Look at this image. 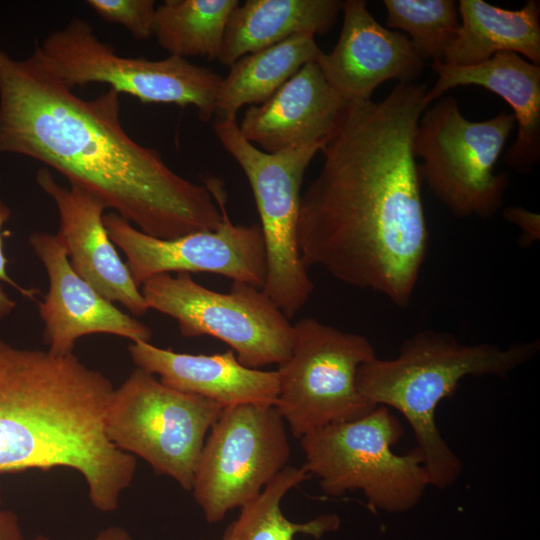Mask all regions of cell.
Instances as JSON below:
<instances>
[{
    "instance_id": "cell-26",
    "label": "cell",
    "mask_w": 540,
    "mask_h": 540,
    "mask_svg": "<svg viewBox=\"0 0 540 540\" xmlns=\"http://www.w3.org/2000/svg\"><path fill=\"white\" fill-rule=\"evenodd\" d=\"M86 3L102 19L123 26L136 39L153 35L156 10L153 0H88Z\"/></svg>"
},
{
    "instance_id": "cell-24",
    "label": "cell",
    "mask_w": 540,
    "mask_h": 540,
    "mask_svg": "<svg viewBox=\"0 0 540 540\" xmlns=\"http://www.w3.org/2000/svg\"><path fill=\"white\" fill-rule=\"evenodd\" d=\"M304 465H287L251 501L240 508L238 517L225 529L220 540H294L296 534L318 539L340 525L336 514H323L304 523L287 519L281 501L289 490L309 479Z\"/></svg>"
},
{
    "instance_id": "cell-4",
    "label": "cell",
    "mask_w": 540,
    "mask_h": 540,
    "mask_svg": "<svg viewBox=\"0 0 540 540\" xmlns=\"http://www.w3.org/2000/svg\"><path fill=\"white\" fill-rule=\"evenodd\" d=\"M539 351L538 339L505 348L490 343L468 345L448 332L427 329L404 340L395 357L376 356L363 363L356 384L372 406L392 407L406 418L422 452L430 485L444 489L457 481L462 462L436 425L439 403L465 377L507 378Z\"/></svg>"
},
{
    "instance_id": "cell-11",
    "label": "cell",
    "mask_w": 540,
    "mask_h": 540,
    "mask_svg": "<svg viewBox=\"0 0 540 540\" xmlns=\"http://www.w3.org/2000/svg\"><path fill=\"white\" fill-rule=\"evenodd\" d=\"M290 357L279 365L276 409L297 439L324 426L357 419L375 407L357 388L359 367L376 357L363 335L315 318L293 325Z\"/></svg>"
},
{
    "instance_id": "cell-28",
    "label": "cell",
    "mask_w": 540,
    "mask_h": 540,
    "mask_svg": "<svg viewBox=\"0 0 540 540\" xmlns=\"http://www.w3.org/2000/svg\"><path fill=\"white\" fill-rule=\"evenodd\" d=\"M506 221L522 230L520 246H529L540 239V216L520 206H509L503 210Z\"/></svg>"
},
{
    "instance_id": "cell-21",
    "label": "cell",
    "mask_w": 540,
    "mask_h": 540,
    "mask_svg": "<svg viewBox=\"0 0 540 540\" xmlns=\"http://www.w3.org/2000/svg\"><path fill=\"white\" fill-rule=\"evenodd\" d=\"M457 6L460 28L444 63L470 66L499 52H513L540 66L539 1L528 0L518 10L482 0H460Z\"/></svg>"
},
{
    "instance_id": "cell-18",
    "label": "cell",
    "mask_w": 540,
    "mask_h": 540,
    "mask_svg": "<svg viewBox=\"0 0 540 540\" xmlns=\"http://www.w3.org/2000/svg\"><path fill=\"white\" fill-rule=\"evenodd\" d=\"M137 368L158 375L165 386L198 395L223 408L242 404H276L279 377L276 371L243 366L233 350L223 353L188 354L160 348L150 342L128 346Z\"/></svg>"
},
{
    "instance_id": "cell-20",
    "label": "cell",
    "mask_w": 540,
    "mask_h": 540,
    "mask_svg": "<svg viewBox=\"0 0 540 540\" xmlns=\"http://www.w3.org/2000/svg\"><path fill=\"white\" fill-rule=\"evenodd\" d=\"M342 6L339 0H247L228 19L218 61L230 66L291 36L325 34Z\"/></svg>"
},
{
    "instance_id": "cell-3",
    "label": "cell",
    "mask_w": 540,
    "mask_h": 540,
    "mask_svg": "<svg viewBox=\"0 0 540 540\" xmlns=\"http://www.w3.org/2000/svg\"><path fill=\"white\" fill-rule=\"evenodd\" d=\"M114 391L108 377L74 353L57 356L0 338V472L72 469L97 510H117L136 457L105 435Z\"/></svg>"
},
{
    "instance_id": "cell-31",
    "label": "cell",
    "mask_w": 540,
    "mask_h": 540,
    "mask_svg": "<svg viewBox=\"0 0 540 540\" xmlns=\"http://www.w3.org/2000/svg\"><path fill=\"white\" fill-rule=\"evenodd\" d=\"M33 540H50V539L44 535H38Z\"/></svg>"
},
{
    "instance_id": "cell-6",
    "label": "cell",
    "mask_w": 540,
    "mask_h": 540,
    "mask_svg": "<svg viewBox=\"0 0 540 540\" xmlns=\"http://www.w3.org/2000/svg\"><path fill=\"white\" fill-rule=\"evenodd\" d=\"M515 126L507 112L470 121L452 96L422 113L413 142L422 181L454 216L487 219L502 208L510 180L494 167Z\"/></svg>"
},
{
    "instance_id": "cell-13",
    "label": "cell",
    "mask_w": 540,
    "mask_h": 540,
    "mask_svg": "<svg viewBox=\"0 0 540 540\" xmlns=\"http://www.w3.org/2000/svg\"><path fill=\"white\" fill-rule=\"evenodd\" d=\"M222 213L213 231L193 232L174 239L145 234L115 212L103 222L115 246L140 287L164 273L209 272L262 289L267 275L265 243L259 224H234L226 209V192L216 177L204 181Z\"/></svg>"
},
{
    "instance_id": "cell-9",
    "label": "cell",
    "mask_w": 540,
    "mask_h": 540,
    "mask_svg": "<svg viewBox=\"0 0 540 540\" xmlns=\"http://www.w3.org/2000/svg\"><path fill=\"white\" fill-rule=\"evenodd\" d=\"M218 403L169 388L136 368L107 407L104 431L120 451L146 461L156 474L191 491L207 433L221 413Z\"/></svg>"
},
{
    "instance_id": "cell-19",
    "label": "cell",
    "mask_w": 540,
    "mask_h": 540,
    "mask_svg": "<svg viewBox=\"0 0 540 540\" xmlns=\"http://www.w3.org/2000/svg\"><path fill=\"white\" fill-rule=\"evenodd\" d=\"M437 80L425 95L430 106L457 86L483 87L505 100L513 109L517 136L504 154V162L522 175L540 162V66L513 52H499L485 62L455 66L433 61Z\"/></svg>"
},
{
    "instance_id": "cell-14",
    "label": "cell",
    "mask_w": 540,
    "mask_h": 540,
    "mask_svg": "<svg viewBox=\"0 0 540 540\" xmlns=\"http://www.w3.org/2000/svg\"><path fill=\"white\" fill-rule=\"evenodd\" d=\"M29 243L44 265L49 289L38 303L44 323L43 342L53 355L73 353L75 342L91 334H112L132 343L150 342L151 329L118 309L72 268L62 242L54 234L36 231Z\"/></svg>"
},
{
    "instance_id": "cell-25",
    "label": "cell",
    "mask_w": 540,
    "mask_h": 540,
    "mask_svg": "<svg viewBox=\"0 0 540 540\" xmlns=\"http://www.w3.org/2000/svg\"><path fill=\"white\" fill-rule=\"evenodd\" d=\"M389 28L407 32L415 51L426 60L444 62L460 28L453 0H384Z\"/></svg>"
},
{
    "instance_id": "cell-5",
    "label": "cell",
    "mask_w": 540,
    "mask_h": 540,
    "mask_svg": "<svg viewBox=\"0 0 540 540\" xmlns=\"http://www.w3.org/2000/svg\"><path fill=\"white\" fill-rule=\"evenodd\" d=\"M402 434L389 408L376 406L357 419L300 438L303 465L327 496L360 490L374 508L406 512L419 503L430 482L417 446L405 454L393 452Z\"/></svg>"
},
{
    "instance_id": "cell-12",
    "label": "cell",
    "mask_w": 540,
    "mask_h": 540,
    "mask_svg": "<svg viewBox=\"0 0 540 540\" xmlns=\"http://www.w3.org/2000/svg\"><path fill=\"white\" fill-rule=\"evenodd\" d=\"M290 459L286 423L274 405L222 409L201 450L192 494L214 524L254 499Z\"/></svg>"
},
{
    "instance_id": "cell-22",
    "label": "cell",
    "mask_w": 540,
    "mask_h": 540,
    "mask_svg": "<svg viewBox=\"0 0 540 540\" xmlns=\"http://www.w3.org/2000/svg\"><path fill=\"white\" fill-rule=\"evenodd\" d=\"M322 53L315 36H291L275 45L244 55L230 65L222 78L214 117H237L246 105H259L293 76L302 66Z\"/></svg>"
},
{
    "instance_id": "cell-32",
    "label": "cell",
    "mask_w": 540,
    "mask_h": 540,
    "mask_svg": "<svg viewBox=\"0 0 540 540\" xmlns=\"http://www.w3.org/2000/svg\"><path fill=\"white\" fill-rule=\"evenodd\" d=\"M1 504H2V491H1V485H0V509H1Z\"/></svg>"
},
{
    "instance_id": "cell-7",
    "label": "cell",
    "mask_w": 540,
    "mask_h": 540,
    "mask_svg": "<svg viewBox=\"0 0 540 540\" xmlns=\"http://www.w3.org/2000/svg\"><path fill=\"white\" fill-rule=\"evenodd\" d=\"M33 53L48 72L72 90L106 84L141 102L194 106L204 122L214 117L223 76L177 56L160 60L120 56L96 36L85 19L73 18L52 31L36 44Z\"/></svg>"
},
{
    "instance_id": "cell-2",
    "label": "cell",
    "mask_w": 540,
    "mask_h": 540,
    "mask_svg": "<svg viewBox=\"0 0 540 540\" xmlns=\"http://www.w3.org/2000/svg\"><path fill=\"white\" fill-rule=\"evenodd\" d=\"M119 96L108 88L83 99L34 53L18 60L0 49V153L44 163L150 236L216 230L222 213L207 186L127 134Z\"/></svg>"
},
{
    "instance_id": "cell-10",
    "label": "cell",
    "mask_w": 540,
    "mask_h": 540,
    "mask_svg": "<svg viewBox=\"0 0 540 540\" xmlns=\"http://www.w3.org/2000/svg\"><path fill=\"white\" fill-rule=\"evenodd\" d=\"M140 290L149 310L174 318L181 335L215 337L245 367L280 365L291 355L293 325L260 288L233 282L229 292L221 293L189 273H164L144 281Z\"/></svg>"
},
{
    "instance_id": "cell-30",
    "label": "cell",
    "mask_w": 540,
    "mask_h": 540,
    "mask_svg": "<svg viewBox=\"0 0 540 540\" xmlns=\"http://www.w3.org/2000/svg\"><path fill=\"white\" fill-rule=\"evenodd\" d=\"M91 540H134L132 536L120 526H109L100 531Z\"/></svg>"
},
{
    "instance_id": "cell-17",
    "label": "cell",
    "mask_w": 540,
    "mask_h": 540,
    "mask_svg": "<svg viewBox=\"0 0 540 540\" xmlns=\"http://www.w3.org/2000/svg\"><path fill=\"white\" fill-rule=\"evenodd\" d=\"M347 105L316 61H310L265 102L250 106L238 125L254 146L279 153L325 144Z\"/></svg>"
},
{
    "instance_id": "cell-16",
    "label": "cell",
    "mask_w": 540,
    "mask_h": 540,
    "mask_svg": "<svg viewBox=\"0 0 540 540\" xmlns=\"http://www.w3.org/2000/svg\"><path fill=\"white\" fill-rule=\"evenodd\" d=\"M342 11L337 44L315 60L328 83L348 102L371 99L388 80L414 83L425 62L409 38L382 26L364 0L343 1Z\"/></svg>"
},
{
    "instance_id": "cell-8",
    "label": "cell",
    "mask_w": 540,
    "mask_h": 540,
    "mask_svg": "<svg viewBox=\"0 0 540 540\" xmlns=\"http://www.w3.org/2000/svg\"><path fill=\"white\" fill-rule=\"evenodd\" d=\"M213 128L223 148L242 168L253 192L267 258L262 290L290 319L314 289L300 256L297 226L303 177L324 144L271 154L244 138L237 117H215Z\"/></svg>"
},
{
    "instance_id": "cell-23",
    "label": "cell",
    "mask_w": 540,
    "mask_h": 540,
    "mask_svg": "<svg viewBox=\"0 0 540 540\" xmlns=\"http://www.w3.org/2000/svg\"><path fill=\"white\" fill-rule=\"evenodd\" d=\"M237 0H165L156 7L154 30L159 45L171 56L218 60Z\"/></svg>"
},
{
    "instance_id": "cell-27",
    "label": "cell",
    "mask_w": 540,
    "mask_h": 540,
    "mask_svg": "<svg viewBox=\"0 0 540 540\" xmlns=\"http://www.w3.org/2000/svg\"><path fill=\"white\" fill-rule=\"evenodd\" d=\"M10 217L11 210L0 197V320L7 317L16 307V303L7 295V293L3 289L2 283H7L15 287L27 297L33 298V295L35 294L34 290H28L17 285L7 274L6 266L8 263V259L6 258L3 249L1 229Z\"/></svg>"
},
{
    "instance_id": "cell-15",
    "label": "cell",
    "mask_w": 540,
    "mask_h": 540,
    "mask_svg": "<svg viewBox=\"0 0 540 540\" xmlns=\"http://www.w3.org/2000/svg\"><path fill=\"white\" fill-rule=\"evenodd\" d=\"M36 182L58 210L62 242L73 270L108 301L120 303L134 316L149 310L140 287L120 258L103 222L105 204L78 185L59 184L48 168Z\"/></svg>"
},
{
    "instance_id": "cell-29",
    "label": "cell",
    "mask_w": 540,
    "mask_h": 540,
    "mask_svg": "<svg viewBox=\"0 0 540 540\" xmlns=\"http://www.w3.org/2000/svg\"><path fill=\"white\" fill-rule=\"evenodd\" d=\"M0 540H25L18 516L11 510L0 509Z\"/></svg>"
},
{
    "instance_id": "cell-33",
    "label": "cell",
    "mask_w": 540,
    "mask_h": 540,
    "mask_svg": "<svg viewBox=\"0 0 540 540\" xmlns=\"http://www.w3.org/2000/svg\"><path fill=\"white\" fill-rule=\"evenodd\" d=\"M199 540H204V539H199Z\"/></svg>"
},
{
    "instance_id": "cell-1",
    "label": "cell",
    "mask_w": 540,
    "mask_h": 540,
    "mask_svg": "<svg viewBox=\"0 0 540 540\" xmlns=\"http://www.w3.org/2000/svg\"><path fill=\"white\" fill-rule=\"evenodd\" d=\"M424 84H397L380 101H350L301 195L297 240L304 266L406 308L429 231L413 142L428 107Z\"/></svg>"
}]
</instances>
